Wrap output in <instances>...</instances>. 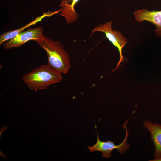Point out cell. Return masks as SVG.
I'll return each instance as SVG.
<instances>
[{"label":"cell","instance_id":"obj_6","mask_svg":"<svg viewBox=\"0 0 161 161\" xmlns=\"http://www.w3.org/2000/svg\"><path fill=\"white\" fill-rule=\"evenodd\" d=\"M133 15L139 23L146 21L154 24L156 27L155 35L161 37V11H151L143 8L134 11Z\"/></svg>","mask_w":161,"mask_h":161},{"label":"cell","instance_id":"obj_11","mask_svg":"<svg viewBox=\"0 0 161 161\" xmlns=\"http://www.w3.org/2000/svg\"><path fill=\"white\" fill-rule=\"evenodd\" d=\"M159 161H161V159Z\"/></svg>","mask_w":161,"mask_h":161},{"label":"cell","instance_id":"obj_4","mask_svg":"<svg viewBox=\"0 0 161 161\" xmlns=\"http://www.w3.org/2000/svg\"><path fill=\"white\" fill-rule=\"evenodd\" d=\"M43 28L41 27L29 28L27 30L22 31L13 38L4 42L3 48L5 49L21 47L28 41L33 40L37 43L43 38Z\"/></svg>","mask_w":161,"mask_h":161},{"label":"cell","instance_id":"obj_9","mask_svg":"<svg viewBox=\"0 0 161 161\" xmlns=\"http://www.w3.org/2000/svg\"><path fill=\"white\" fill-rule=\"evenodd\" d=\"M71 1V4L68 3L65 0H62L60 4L61 7L59 13L60 15L64 17L66 23L68 24L76 21L78 17V14L75 11L74 6L79 0H69Z\"/></svg>","mask_w":161,"mask_h":161},{"label":"cell","instance_id":"obj_7","mask_svg":"<svg viewBox=\"0 0 161 161\" xmlns=\"http://www.w3.org/2000/svg\"><path fill=\"white\" fill-rule=\"evenodd\" d=\"M143 126L149 131L155 148L154 159L150 161H159L161 159V124L147 120L144 122Z\"/></svg>","mask_w":161,"mask_h":161},{"label":"cell","instance_id":"obj_1","mask_svg":"<svg viewBox=\"0 0 161 161\" xmlns=\"http://www.w3.org/2000/svg\"><path fill=\"white\" fill-rule=\"evenodd\" d=\"M37 43L47 54L48 64L61 74H67L71 66L70 59L61 43L44 35Z\"/></svg>","mask_w":161,"mask_h":161},{"label":"cell","instance_id":"obj_5","mask_svg":"<svg viewBox=\"0 0 161 161\" xmlns=\"http://www.w3.org/2000/svg\"><path fill=\"white\" fill-rule=\"evenodd\" d=\"M126 136L123 141L120 144L116 145L113 141L108 140L107 141H101L99 139V136L98 131H97V140L96 143L92 147L88 146L91 152L96 151L101 152V156L106 158L111 157L112 155V152L114 149H117L121 154H124L126 151L130 148L129 144L127 143V139L128 133L127 132L126 127Z\"/></svg>","mask_w":161,"mask_h":161},{"label":"cell","instance_id":"obj_3","mask_svg":"<svg viewBox=\"0 0 161 161\" xmlns=\"http://www.w3.org/2000/svg\"><path fill=\"white\" fill-rule=\"evenodd\" d=\"M112 21L108 22L96 26L92 31L91 35L97 31L104 33L108 40L117 48L120 54V59L115 68L114 70H115L119 67L120 63L125 60L122 55V49L127 43V40L119 31L116 30H112Z\"/></svg>","mask_w":161,"mask_h":161},{"label":"cell","instance_id":"obj_8","mask_svg":"<svg viewBox=\"0 0 161 161\" xmlns=\"http://www.w3.org/2000/svg\"><path fill=\"white\" fill-rule=\"evenodd\" d=\"M59 10L54 12L48 11L47 13H44L43 14L40 16L36 17L34 20L28 23L24 26L13 30H10L3 33L0 35V45L3 44L7 41L14 37L19 33L22 32L24 29L33 25L39 22L42 21V20L46 17H49L51 16L59 13Z\"/></svg>","mask_w":161,"mask_h":161},{"label":"cell","instance_id":"obj_10","mask_svg":"<svg viewBox=\"0 0 161 161\" xmlns=\"http://www.w3.org/2000/svg\"><path fill=\"white\" fill-rule=\"evenodd\" d=\"M8 127L7 126H4L0 129V138L1 137V136L2 132L6 130L7 128Z\"/></svg>","mask_w":161,"mask_h":161},{"label":"cell","instance_id":"obj_2","mask_svg":"<svg viewBox=\"0 0 161 161\" xmlns=\"http://www.w3.org/2000/svg\"><path fill=\"white\" fill-rule=\"evenodd\" d=\"M62 78L61 74L45 64L24 75L22 80L29 88L36 91L46 89L50 85L60 82Z\"/></svg>","mask_w":161,"mask_h":161}]
</instances>
